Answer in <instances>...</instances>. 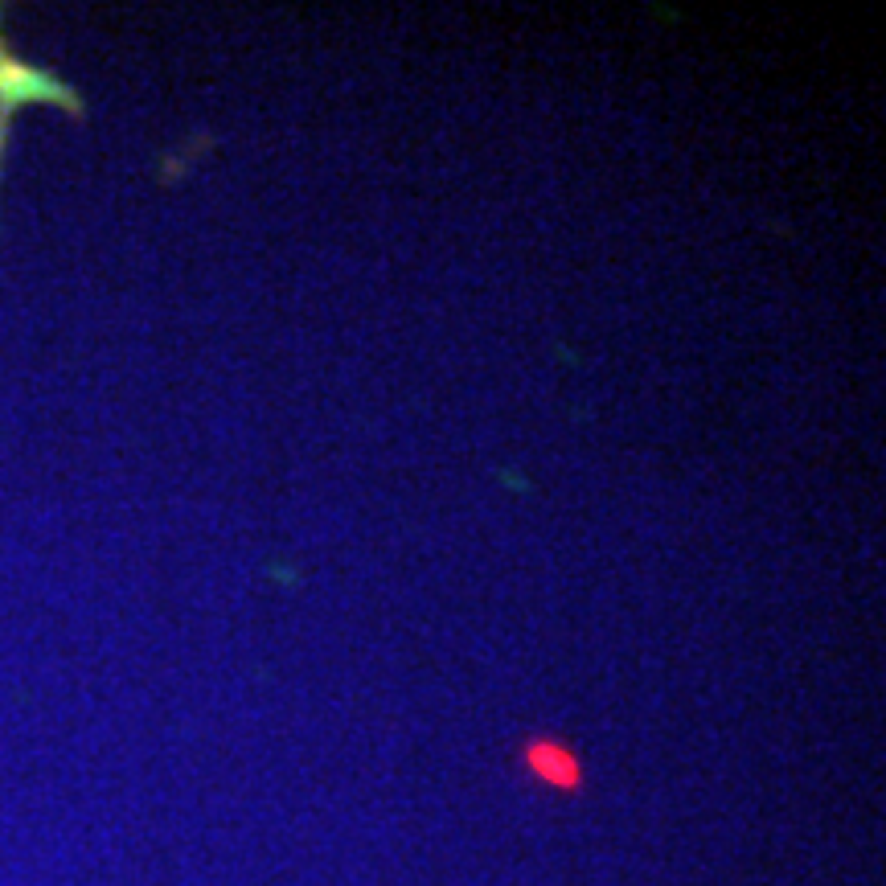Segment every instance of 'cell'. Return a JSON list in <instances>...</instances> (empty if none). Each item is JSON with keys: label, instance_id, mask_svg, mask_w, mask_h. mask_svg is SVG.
<instances>
[{"label": "cell", "instance_id": "obj_1", "mask_svg": "<svg viewBox=\"0 0 886 886\" xmlns=\"http://www.w3.org/2000/svg\"><path fill=\"white\" fill-rule=\"evenodd\" d=\"M21 103H53V107H62L70 115H83V99L62 78L45 74L37 66H25L0 42V148H4V135H8V119H12V111Z\"/></svg>", "mask_w": 886, "mask_h": 886}, {"label": "cell", "instance_id": "obj_2", "mask_svg": "<svg viewBox=\"0 0 886 886\" xmlns=\"http://www.w3.org/2000/svg\"><path fill=\"white\" fill-rule=\"evenodd\" d=\"M533 767H537V776H546V780H558V771H567L571 784L578 780L575 759H571V755L558 759V747H554V743H537V747H533Z\"/></svg>", "mask_w": 886, "mask_h": 886}]
</instances>
